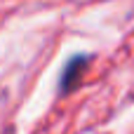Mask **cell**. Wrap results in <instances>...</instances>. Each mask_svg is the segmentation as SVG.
I'll use <instances>...</instances> for the list:
<instances>
[{
  "mask_svg": "<svg viewBox=\"0 0 134 134\" xmlns=\"http://www.w3.org/2000/svg\"><path fill=\"white\" fill-rule=\"evenodd\" d=\"M87 64H90V57H85V54H78V57L68 59V64H66L64 71H61V80H59V92H61V94H68V92L80 82L82 71L87 68Z\"/></svg>",
  "mask_w": 134,
  "mask_h": 134,
  "instance_id": "cell-1",
  "label": "cell"
}]
</instances>
